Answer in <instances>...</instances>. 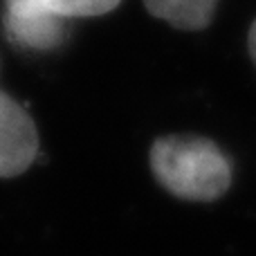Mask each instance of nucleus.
Instances as JSON below:
<instances>
[{"label": "nucleus", "instance_id": "nucleus-1", "mask_svg": "<svg viewBox=\"0 0 256 256\" xmlns=\"http://www.w3.org/2000/svg\"><path fill=\"white\" fill-rule=\"evenodd\" d=\"M150 171L171 196L189 202L218 200L232 184V166L212 140L166 135L150 146Z\"/></svg>", "mask_w": 256, "mask_h": 256}, {"label": "nucleus", "instance_id": "nucleus-2", "mask_svg": "<svg viewBox=\"0 0 256 256\" xmlns=\"http://www.w3.org/2000/svg\"><path fill=\"white\" fill-rule=\"evenodd\" d=\"M38 155V130L30 112L0 90V178L25 173Z\"/></svg>", "mask_w": 256, "mask_h": 256}, {"label": "nucleus", "instance_id": "nucleus-3", "mask_svg": "<svg viewBox=\"0 0 256 256\" xmlns=\"http://www.w3.org/2000/svg\"><path fill=\"white\" fill-rule=\"evenodd\" d=\"M68 20L50 12L20 4H4V32L9 40L22 50H52L66 36Z\"/></svg>", "mask_w": 256, "mask_h": 256}, {"label": "nucleus", "instance_id": "nucleus-4", "mask_svg": "<svg viewBox=\"0 0 256 256\" xmlns=\"http://www.w3.org/2000/svg\"><path fill=\"white\" fill-rule=\"evenodd\" d=\"M146 9L160 20L186 32L204 30L214 20L218 0H144Z\"/></svg>", "mask_w": 256, "mask_h": 256}, {"label": "nucleus", "instance_id": "nucleus-5", "mask_svg": "<svg viewBox=\"0 0 256 256\" xmlns=\"http://www.w3.org/2000/svg\"><path fill=\"white\" fill-rule=\"evenodd\" d=\"M122 0H4V4H20V7H36L61 16L66 20L72 18H88L108 14L120 4Z\"/></svg>", "mask_w": 256, "mask_h": 256}, {"label": "nucleus", "instance_id": "nucleus-6", "mask_svg": "<svg viewBox=\"0 0 256 256\" xmlns=\"http://www.w3.org/2000/svg\"><path fill=\"white\" fill-rule=\"evenodd\" d=\"M248 45H250V54H252V61L256 66V20L250 27V36H248Z\"/></svg>", "mask_w": 256, "mask_h": 256}]
</instances>
